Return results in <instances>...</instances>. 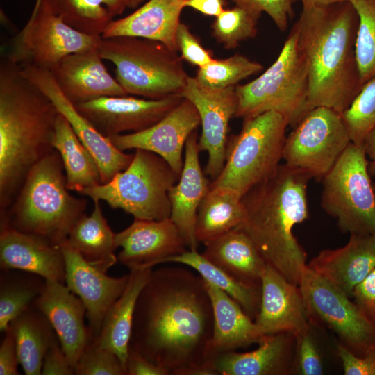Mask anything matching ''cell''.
I'll return each mask as SVG.
<instances>
[{
  "instance_id": "obj_31",
  "label": "cell",
  "mask_w": 375,
  "mask_h": 375,
  "mask_svg": "<svg viewBox=\"0 0 375 375\" xmlns=\"http://www.w3.org/2000/svg\"><path fill=\"white\" fill-rule=\"evenodd\" d=\"M242 196L226 186L210 188L197 213L195 237L205 246L238 228L244 217Z\"/></svg>"
},
{
  "instance_id": "obj_30",
  "label": "cell",
  "mask_w": 375,
  "mask_h": 375,
  "mask_svg": "<svg viewBox=\"0 0 375 375\" xmlns=\"http://www.w3.org/2000/svg\"><path fill=\"white\" fill-rule=\"evenodd\" d=\"M152 269L130 270L124 290L108 309L96 337L101 345L117 355L125 367L136 302Z\"/></svg>"
},
{
  "instance_id": "obj_42",
  "label": "cell",
  "mask_w": 375,
  "mask_h": 375,
  "mask_svg": "<svg viewBox=\"0 0 375 375\" xmlns=\"http://www.w3.org/2000/svg\"><path fill=\"white\" fill-rule=\"evenodd\" d=\"M76 375H126L125 365L113 351L92 337L74 368Z\"/></svg>"
},
{
  "instance_id": "obj_18",
  "label": "cell",
  "mask_w": 375,
  "mask_h": 375,
  "mask_svg": "<svg viewBox=\"0 0 375 375\" xmlns=\"http://www.w3.org/2000/svg\"><path fill=\"white\" fill-rule=\"evenodd\" d=\"M65 284L83 303L88 328L92 337L99 335L106 312L124 290L128 274L112 277L88 262L65 240L62 243Z\"/></svg>"
},
{
  "instance_id": "obj_36",
  "label": "cell",
  "mask_w": 375,
  "mask_h": 375,
  "mask_svg": "<svg viewBox=\"0 0 375 375\" xmlns=\"http://www.w3.org/2000/svg\"><path fill=\"white\" fill-rule=\"evenodd\" d=\"M165 262L178 263L192 268L206 281L216 285L236 301L252 319H256L260 304L261 287L238 281L208 261L197 251L187 250L167 258L163 262Z\"/></svg>"
},
{
  "instance_id": "obj_17",
  "label": "cell",
  "mask_w": 375,
  "mask_h": 375,
  "mask_svg": "<svg viewBox=\"0 0 375 375\" xmlns=\"http://www.w3.org/2000/svg\"><path fill=\"white\" fill-rule=\"evenodd\" d=\"M201 124L194 104L183 98L173 110L152 126L138 133L108 138L119 150L144 149L165 159L180 177L183 150L190 135Z\"/></svg>"
},
{
  "instance_id": "obj_45",
  "label": "cell",
  "mask_w": 375,
  "mask_h": 375,
  "mask_svg": "<svg viewBox=\"0 0 375 375\" xmlns=\"http://www.w3.org/2000/svg\"><path fill=\"white\" fill-rule=\"evenodd\" d=\"M176 43L181 57L190 64L201 67L214 58L210 51L205 49L188 26L181 23L176 33Z\"/></svg>"
},
{
  "instance_id": "obj_10",
  "label": "cell",
  "mask_w": 375,
  "mask_h": 375,
  "mask_svg": "<svg viewBox=\"0 0 375 375\" xmlns=\"http://www.w3.org/2000/svg\"><path fill=\"white\" fill-rule=\"evenodd\" d=\"M362 144L351 142L322 178L321 206L344 233L375 234V192Z\"/></svg>"
},
{
  "instance_id": "obj_1",
  "label": "cell",
  "mask_w": 375,
  "mask_h": 375,
  "mask_svg": "<svg viewBox=\"0 0 375 375\" xmlns=\"http://www.w3.org/2000/svg\"><path fill=\"white\" fill-rule=\"evenodd\" d=\"M213 312L203 278L184 266L153 269L138 298L129 349L170 375H210Z\"/></svg>"
},
{
  "instance_id": "obj_6",
  "label": "cell",
  "mask_w": 375,
  "mask_h": 375,
  "mask_svg": "<svg viewBox=\"0 0 375 375\" xmlns=\"http://www.w3.org/2000/svg\"><path fill=\"white\" fill-rule=\"evenodd\" d=\"M98 49L115 66L116 79L128 94L149 99L181 96L189 78L177 51L156 40L101 38Z\"/></svg>"
},
{
  "instance_id": "obj_24",
  "label": "cell",
  "mask_w": 375,
  "mask_h": 375,
  "mask_svg": "<svg viewBox=\"0 0 375 375\" xmlns=\"http://www.w3.org/2000/svg\"><path fill=\"white\" fill-rule=\"evenodd\" d=\"M103 60L97 46L65 56L49 70L62 92L74 104L103 97L128 95Z\"/></svg>"
},
{
  "instance_id": "obj_12",
  "label": "cell",
  "mask_w": 375,
  "mask_h": 375,
  "mask_svg": "<svg viewBox=\"0 0 375 375\" xmlns=\"http://www.w3.org/2000/svg\"><path fill=\"white\" fill-rule=\"evenodd\" d=\"M299 287L310 322L326 326L340 344L357 356L375 349V324L351 297L307 265Z\"/></svg>"
},
{
  "instance_id": "obj_14",
  "label": "cell",
  "mask_w": 375,
  "mask_h": 375,
  "mask_svg": "<svg viewBox=\"0 0 375 375\" xmlns=\"http://www.w3.org/2000/svg\"><path fill=\"white\" fill-rule=\"evenodd\" d=\"M19 65L24 75L51 101L93 156L99 169L101 184L108 183L129 165L134 154L125 153L99 133L62 92L49 69L29 64Z\"/></svg>"
},
{
  "instance_id": "obj_26",
  "label": "cell",
  "mask_w": 375,
  "mask_h": 375,
  "mask_svg": "<svg viewBox=\"0 0 375 375\" xmlns=\"http://www.w3.org/2000/svg\"><path fill=\"white\" fill-rule=\"evenodd\" d=\"M197 131L188 137L180 178L169 191L170 218L178 228L189 250L197 251L195 224L199 206L210 189L199 161Z\"/></svg>"
},
{
  "instance_id": "obj_40",
  "label": "cell",
  "mask_w": 375,
  "mask_h": 375,
  "mask_svg": "<svg viewBox=\"0 0 375 375\" xmlns=\"http://www.w3.org/2000/svg\"><path fill=\"white\" fill-rule=\"evenodd\" d=\"M260 16L238 6L224 9L212 24V36L226 49L254 38Z\"/></svg>"
},
{
  "instance_id": "obj_23",
  "label": "cell",
  "mask_w": 375,
  "mask_h": 375,
  "mask_svg": "<svg viewBox=\"0 0 375 375\" xmlns=\"http://www.w3.org/2000/svg\"><path fill=\"white\" fill-rule=\"evenodd\" d=\"M296 343L289 333L265 335L253 351L219 353L205 363L215 375H286L295 368Z\"/></svg>"
},
{
  "instance_id": "obj_48",
  "label": "cell",
  "mask_w": 375,
  "mask_h": 375,
  "mask_svg": "<svg viewBox=\"0 0 375 375\" xmlns=\"http://www.w3.org/2000/svg\"><path fill=\"white\" fill-rule=\"evenodd\" d=\"M352 297L365 316L375 324V268L356 285Z\"/></svg>"
},
{
  "instance_id": "obj_8",
  "label": "cell",
  "mask_w": 375,
  "mask_h": 375,
  "mask_svg": "<svg viewBox=\"0 0 375 375\" xmlns=\"http://www.w3.org/2000/svg\"><path fill=\"white\" fill-rule=\"evenodd\" d=\"M288 126L274 111L244 118L240 133L228 138L224 168L210 188L226 186L243 196L272 176L283 159Z\"/></svg>"
},
{
  "instance_id": "obj_32",
  "label": "cell",
  "mask_w": 375,
  "mask_h": 375,
  "mask_svg": "<svg viewBox=\"0 0 375 375\" xmlns=\"http://www.w3.org/2000/svg\"><path fill=\"white\" fill-rule=\"evenodd\" d=\"M94 203L92 213H85L77 221L67 241L88 262L107 272L118 262L114 253L117 248L116 233L102 212L100 201H94Z\"/></svg>"
},
{
  "instance_id": "obj_13",
  "label": "cell",
  "mask_w": 375,
  "mask_h": 375,
  "mask_svg": "<svg viewBox=\"0 0 375 375\" xmlns=\"http://www.w3.org/2000/svg\"><path fill=\"white\" fill-rule=\"evenodd\" d=\"M101 38L71 27L42 2L13 38L5 57L19 65L50 69L67 56L97 47Z\"/></svg>"
},
{
  "instance_id": "obj_46",
  "label": "cell",
  "mask_w": 375,
  "mask_h": 375,
  "mask_svg": "<svg viewBox=\"0 0 375 375\" xmlns=\"http://www.w3.org/2000/svg\"><path fill=\"white\" fill-rule=\"evenodd\" d=\"M337 353L345 375H375V349L360 356L339 343Z\"/></svg>"
},
{
  "instance_id": "obj_5",
  "label": "cell",
  "mask_w": 375,
  "mask_h": 375,
  "mask_svg": "<svg viewBox=\"0 0 375 375\" xmlns=\"http://www.w3.org/2000/svg\"><path fill=\"white\" fill-rule=\"evenodd\" d=\"M62 158L54 149L29 172L0 222L61 245L85 213L88 201L69 193Z\"/></svg>"
},
{
  "instance_id": "obj_54",
  "label": "cell",
  "mask_w": 375,
  "mask_h": 375,
  "mask_svg": "<svg viewBox=\"0 0 375 375\" xmlns=\"http://www.w3.org/2000/svg\"><path fill=\"white\" fill-rule=\"evenodd\" d=\"M130 3V7H135L142 0H128Z\"/></svg>"
},
{
  "instance_id": "obj_38",
  "label": "cell",
  "mask_w": 375,
  "mask_h": 375,
  "mask_svg": "<svg viewBox=\"0 0 375 375\" xmlns=\"http://www.w3.org/2000/svg\"><path fill=\"white\" fill-rule=\"evenodd\" d=\"M262 65L245 56L235 54L224 59H213L199 67L196 79L203 86L224 89L236 86L242 80L260 72Z\"/></svg>"
},
{
  "instance_id": "obj_28",
  "label": "cell",
  "mask_w": 375,
  "mask_h": 375,
  "mask_svg": "<svg viewBox=\"0 0 375 375\" xmlns=\"http://www.w3.org/2000/svg\"><path fill=\"white\" fill-rule=\"evenodd\" d=\"M204 283L213 312L212 334L206 351V360L258 344L263 335L254 320L227 293L205 280Z\"/></svg>"
},
{
  "instance_id": "obj_50",
  "label": "cell",
  "mask_w": 375,
  "mask_h": 375,
  "mask_svg": "<svg viewBox=\"0 0 375 375\" xmlns=\"http://www.w3.org/2000/svg\"><path fill=\"white\" fill-rule=\"evenodd\" d=\"M126 375H170L168 369L156 365L128 348L126 360Z\"/></svg>"
},
{
  "instance_id": "obj_52",
  "label": "cell",
  "mask_w": 375,
  "mask_h": 375,
  "mask_svg": "<svg viewBox=\"0 0 375 375\" xmlns=\"http://www.w3.org/2000/svg\"><path fill=\"white\" fill-rule=\"evenodd\" d=\"M368 159V170L371 177L375 176V128L371 131L362 142Z\"/></svg>"
},
{
  "instance_id": "obj_2",
  "label": "cell",
  "mask_w": 375,
  "mask_h": 375,
  "mask_svg": "<svg viewBox=\"0 0 375 375\" xmlns=\"http://www.w3.org/2000/svg\"><path fill=\"white\" fill-rule=\"evenodd\" d=\"M51 101L6 57L0 62V213L31 169L54 149L59 115Z\"/></svg>"
},
{
  "instance_id": "obj_43",
  "label": "cell",
  "mask_w": 375,
  "mask_h": 375,
  "mask_svg": "<svg viewBox=\"0 0 375 375\" xmlns=\"http://www.w3.org/2000/svg\"><path fill=\"white\" fill-rule=\"evenodd\" d=\"M235 6L244 8L259 16L266 12L281 31H285L293 16L291 0H231Z\"/></svg>"
},
{
  "instance_id": "obj_7",
  "label": "cell",
  "mask_w": 375,
  "mask_h": 375,
  "mask_svg": "<svg viewBox=\"0 0 375 375\" xmlns=\"http://www.w3.org/2000/svg\"><path fill=\"white\" fill-rule=\"evenodd\" d=\"M235 92V117L244 119L274 111L292 128L298 124L310 109L308 65L299 46L295 24L271 66L252 81L237 85Z\"/></svg>"
},
{
  "instance_id": "obj_49",
  "label": "cell",
  "mask_w": 375,
  "mask_h": 375,
  "mask_svg": "<svg viewBox=\"0 0 375 375\" xmlns=\"http://www.w3.org/2000/svg\"><path fill=\"white\" fill-rule=\"evenodd\" d=\"M3 333L0 345V375H18L19 362L15 339L10 328Z\"/></svg>"
},
{
  "instance_id": "obj_25",
  "label": "cell",
  "mask_w": 375,
  "mask_h": 375,
  "mask_svg": "<svg viewBox=\"0 0 375 375\" xmlns=\"http://www.w3.org/2000/svg\"><path fill=\"white\" fill-rule=\"evenodd\" d=\"M307 267L352 297L356 285L375 268V236L350 235L344 246L321 251Z\"/></svg>"
},
{
  "instance_id": "obj_37",
  "label": "cell",
  "mask_w": 375,
  "mask_h": 375,
  "mask_svg": "<svg viewBox=\"0 0 375 375\" xmlns=\"http://www.w3.org/2000/svg\"><path fill=\"white\" fill-rule=\"evenodd\" d=\"M0 277V331L33 305L42 292L46 280L17 269H1Z\"/></svg>"
},
{
  "instance_id": "obj_33",
  "label": "cell",
  "mask_w": 375,
  "mask_h": 375,
  "mask_svg": "<svg viewBox=\"0 0 375 375\" xmlns=\"http://www.w3.org/2000/svg\"><path fill=\"white\" fill-rule=\"evenodd\" d=\"M18 359L26 375L42 374L45 353L57 336L45 315L33 305L15 318L9 327Z\"/></svg>"
},
{
  "instance_id": "obj_39",
  "label": "cell",
  "mask_w": 375,
  "mask_h": 375,
  "mask_svg": "<svg viewBox=\"0 0 375 375\" xmlns=\"http://www.w3.org/2000/svg\"><path fill=\"white\" fill-rule=\"evenodd\" d=\"M358 15L355 56L362 84L375 75V0H349Z\"/></svg>"
},
{
  "instance_id": "obj_53",
  "label": "cell",
  "mask_w": 375,
  "mask_h": 375,
  "mask_svg": "<svg viewBox=\"0 0 375 375\" xmlns=\"http://www.w3.org/2000/svg\"><path fill=\"white\" fill-rule=\"evenodd\" d=\"M349 0H291L292 4L300 1L303 7L322 6Z\"/></svg>"
},
{
  "instance_id": "obj_41",
  "label": "cell",
  "mask_w": 375,
  "mask_h": 375,
  "mask_svg": "<svg viewBox=\"0 0 375 375\" xmlns=\"http://www.w3.org/2000/svg\"><path fill=\"white\" fill-rule=\"evenodd\" d=\"M341 115L351 142L362 144L375 128V75L362 85Z\"/></svg>"
},
{
  "instance_id": "obj_3",
  "label": "cell",
  "mask_w": 375,
  "mask_h": 375,
  "mask_svg": "<svg viewBox=\"0 0 375 375\" xmlns=\"http://www.w3.org/2000/svg\"><path fill=\"white\" fill-rule=\"evenodd\" d=\"M308 71L309 109L342 113L360 90L355 56L358 15L350 1L303 7L295 22Z\"/></svg>"
},
{
  "instance_id": "obj_16",
  "label": "cell",
  "mask_w": 375,
  "mask_h": 375,
  "mask_svg": "<svg viewBox=\"0 0 375 375\" xmlns=\"http://www.w3.org/2000/svg\"><path fill=\"white\" fill-rule=\"evenodd\" d=\"M181 96L161 99L134 97H103L74 104L96 129L106 138L138 133L161 120L183 100Z\"/></svg>"
},
{
  "instance_id": "obj_4",
  "label": "cell",
  "mask_w": 375,
  "mask_h": 375,
  "mask_svg": "<svg viewBox=\"0 0 375 375\" xmlns=\"http://www.w3.org/2000/svg\"><path fill=\"white\" fill-rule=\"evenodd\" d=\"M305 173L285 164L242 197L244 217L238 227L253 240L266 263L299 285L307 254L294 235L308 217Z\"/></svg>"
},
{
  "instance_id": "obj_56",
  "label": "cell",
  "mask_w": 375,
  "mask_h": 375,
  "mask_svg": "<svg viewBox=\"0 0 375 375\" xmlns=\"http://www.w3.org/2000/svg\"><path fill=\"white\" fill-rule=\"evenodd\" d=\"M373 187H374V192H375V183H373Z\"/></svg>"
},
{
  "instance_id": "obj_19",
  "label": "cell",
  "mask_w": 375,
  "mask_h": 375,
  "mask_svg": "<svg viewBox=\"0 0 375 375\" xmlns=\"http://www.w3.org/2000/svg\"><path fill=\"white\" fill-rule=\"evenodd\" d=\"M116 245L122 250L117 260L129 270L153 268L169 257L187 251V245L170 217L161 220L134 219L116 233Z\"/></svg>"
},
{
  "instance_id": "obj_57",
  "label": "cell",
  "mask_w": 375,
  "mask_h": 375,
  "mask_svg": "<svg viewBox=\"0 0 375 375\" xmlns=\"http://www.w3.org/2000/svg\"><path fill=\"white\" fill-rule=\"evenodd\" d=\"M374 236H375V234H374Z\"/></svg>"
},
{
  "instance_id": "obj_20",
  "label": "cell",
  "mask_w": 375,
  "mask_h": 375,
  "mask_svg": "<svg viewBox=\"0 0 375 375\" xmlns=\"http://www.w3.org/2000/svg\"><path fill=\"white\" fill-rule=\"evenodd\" d=\"M262 335L286 333L297 337L310 327L299 285L267 265L261 278V299L254 319Z\"/></svg>"
},
{
  "instance_id": "obj_9",
  "label": "cell",
  "mask_w": 375,
  "mask_h": 375,
  "mask_svg": "<svg viewBox=\"0 0 375 375\" xmlns=\"http://www.w3.org/2000/svg\"><path fill=\"white\" fill-rule=\"evenodd\" d=\"M179 176L162 157L144 149H135L129 165L108 183L83 190L81 194L94 201H105L134 219L161 220L170 217V188Z\"/></svg>"
},
{
  "instance_id": "obj_55",
  "label": "cell",
  "mask_w": 375,
  "mask_h": 375,
  "mask_svg": "<svg viewBox=\"0 0 375 375\" xmlns=\"http://www.w3.org/2000/svg\"><path fill=\"white\" fill-rule=\"evenodd\" d=\"M41 0H36L33 10L32 12H35L40 4Z\"/></svg>"
},
{
  "instance_id": "obj_47",
  "label": "cell",
  "mask_w": 375,
  "mask_h": 375,
  "mask_svg": "<svg viewBox=\"0 0 375 375\" xmlns=\"http://www.w3.org/2000/svg\"><path fill=\"white\" fill-rule=\"evenodd\" d=\"M42 375L75 374L67 356L56 336L48 347L42 363Z\"/></svg>"
},
{
  "instance_id": "obj_34",
  "label": "cell",
  "mask_w": 375,
  "mask_h": 375,
  "mask_svg": "<svg viewBox=\"0 0 375 375\" xmlns=\"http://www.w3.org/2000/svg\"><path fill=\"white\" fill-rule=\"evenodd\" d=\"M52 145L62 158L69 190L81 194L88 188L101 184L94 158L60 113L56 121Z\"/></svg>"
},
{
  "instance_id": "obj_27",
  "label": "cell",
  "mask_w": 375,
  "mask_h": 375,
  "mask_svg": "<svg viewBox=\"0 0 375 375\" xmlns=\"http://www.w3.org/2000/svg\"><path fill=\"white\" fill-rule=\"evenodd\" d=\"M187 0H149L130 15L114 19L101 38L131 36L160 42L178 51L176 33Z\"/></svg>"
},
{
  "instance_id": "obj_11",
  "label": "cell",
  "mask_w": 375,
  "mask_h": 375,
  "mask_svg": "<svg viewBox=\"0 0 375 375\" xmlns=\"http://www.w3.org/2000/svg\"><path fill=\"white\" fill-rule=\"evenodd\" d=\"M351 143L341 113L318 106L310 109L286 137V165L321 181Z\"/></svg>"
},
{
  "instance_id": "obj_15",
  "label": "cell",
  "mask_w": 375,
  "mask_h": 375,
  "mask_svg": "<svg viewBox=\"0 0 375 375\" xmlns=\"http://www.w3.org/2000/svg\"><path fill=\"white\" fill-rule=\"evenodd\" d=\"M181 96L196 107L201 121L199 151L208 153L205 172L212 181L224 168L229 121L237 109L235 86L224 89L208 88L189 76Z\"/></svg>"
},
{
  "instance_id": "obj_44",
  "label": "cell",
  "mask_w": 375,
  "mask_h": 375,
  "mask_svg": "<svg viewBox=\"0 0 375 375\" xmlns=\"http://www.w3.org/2000/svg\"><path fill=\"white\" fill-rule=\"evenodd\" d=\"M296 338L295 367L302 375L323 374L322 360L315 341L311 335L310 327Z\"/></svg>"
},
{
  "instance_id": "obj_22",
  "label": "cell",
  "mask_w": 375,
  "mask_h": 375,
  "mask_svg": "<svg viewBox=\"0 0 375 375\" xmlns=\"http://www.w3.org/2000/svg\"><path fill=\"white\" fill-rule=\"evenodd\" d=\"M0 266L2 270H21L65 283L61 246L3 222H0Z\"/></svg>"
},
{
  "instance_id": "obj_35",
  "label": "cell",
  "mask_w": 375,
  "mask_h": 375,
  "mask_svg": "<svg viewBox=\"0 0 375 375\" xmlns=\"http://www.w3.org/2000/svg\"><path fill=\"white\" fill-rule=\"evenodd\" d=\"M42 2L74 29L101 37L114 17L130 7L128 0H41Z\"/></svg>"
},
{
  "instance_id": "obj_21",
  "label": "cell",
  "mask_w": 375,
  "mask_h": 375,
  "mask_svg": "<svg viewBox=\"0 0 375 375\" xmlns=\"http://www.w3.org/2000/svg\"><path fill=\"white\" fill-rule=\"evenodd\" d=\"M33 305L50 322L74 369L92 337L84 322L86 309L83 303L64 283L46 280L42 292Z\"/></svg>"
},
{
  "instance_id": "obj_51",
  "label": "cell",
  "mask_w": 375,
  "mask_h": 375,
  "mask_svg": "<svg viewBox=\"0 0 375 375\" xmlns=\"http://www.w3.org/2000/svg\"><path fill=\"white\" fill-rule=\"evenodd\" d=\"M226 4V0H187L184 6L203 15L216 17L225 9Z\"/></svg>"
},
{
  "instance_id": "obj_29",
  "label": "cell",
  "mask_w": 375,
  "mask_h": 375,
  "mask_svg": "<svg viewBox=\"0 0 375 375\" xmlns=\"http://www.w3.org/2000/svg\"><path fill=\"white\" fill-rule=\"evenodd\" d=\"M202 256L247 285L261 287L267 263L251 238L235 228L206 245Z\"/></svg>"
}]
</instances>
